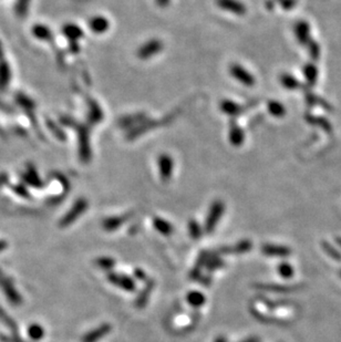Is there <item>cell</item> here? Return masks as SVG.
Wrapping results in <instances>:
<instances>
[{
    "label": "cell",
    "instance_id": "obj_1",
    "mask_svg": "<svg viewBox=\"0 0 341 342\" xmlns=\"http://www.w3.org/2000/svg\"><path fill=\"white\" fill-rule=\"evenodd\" d=\"M224 210H225V205H224L223 201L215 200L211 209H209L206 223H205V231H206V233H212L214 231V228L216 227L218 221L222 217Z\"/></svg>",
    "mask_w": 341,
    "mask_h": 342
},
{
    "label": "cell",
    "instance_id": "obj_2",
    "mask_svg": "<svg viewBox=\"0 0 341 342\" xmlns=\"http://www.w3.org/2000/svg\"><path fill=\"white\" fill-rule=\"evenodd\" d=\"M230 73L232 77L235 78V80L246 87H253L255 84V78L253 74L247 71L241 64H232L230 67Z\"/></svg>",
    "mask_w": 341,
    "mask_h": 342
},
{
    "label": "cell",
    "instance_id": "obj_3",
    "mask_svg": "<svg viewBox=\"0 0 341 342\" xmlns=\"http://www.w3.org/2000/svg\"><path fill=\"white\" fill-rule=\"evenodd\" d=\"M78 140H79V153L82 161H89L91 155L90 142H89V133L85 126H80L78 129Z\"/></svg>",
    "mask_w": 341,
    "mask_h": 342
},
{
    "label": "cell",
    "instance_id": "obj_4",
    "mask_svg": "<svg viewBox=\"0 0 341 342\" xmlns=\"http://www.w3.org/2000/svg\"><path fill=\"white\" fill-rule=\"evenodd\" d=\"M163 49V44L157 39H152L144 44L138 51L140 59H149L156 55Z\"/></svg>",
    "mask_w": 341,
    "mask_h": 342
},
{
    "label": "cell",
    "instance_id": "obj_5",
    "mask_svg": "<svg viewBox=\"0 0 341 342\" xmlns=\"http://www.w3.org/2000/svg\"><path fill=\"white\" fill-rule=\"evenodd\" d=\"M157 165L161 179L164 182L169 181L172 177L173 170H174V162H173V158L169 154H162V155L158 157Z\"/></svg>",
    "mask_w": 341,
    "mask_h": 342
},
{
    "label": "cell",
    "instance_id": "obj_6",
    "mask_svg": "<svg viewBox=\"0 0 341 342\" xmlns=\"http://www.w3.org/2000/svg\"><path fill=\"white\" fill-rule=\"evenodd\" d=\"M217 4L223 10L234 13L237 16L245 15L247 11L245 4L238 0H217Z\"/></svg>",
    "mask_w": 341,
    "mask_h": 342
},
{
    "label": "cell",
    "instance_id": "obj_7",
    "mask_svg": "<svg viewBox=\"0 0 341 342\" xmlns=\"http://www.w3.org/2000/svg\"><path fill=\"white\" fill-rule=\"evenodd\" d=\"M107 278H109L110 282L113 285L119 286L120 288H122L124 290H128V292H133V290L135 289V285L133 283V280L127 277V276L111 274V275L107 276Z\"/></svg>",
    "mask_w": 341,
    "mask_h": 342
},
{
    "label": "cell",
    "instance_id": "obj_8",
    "mask_svg": "<svg viewBox=\"0 0 341 342\" xmlns=\"http://www.w3.org/2000/svg\"><path fill=\"white\" fill-rule=\"evenodd\" d=\"M221 110L224 113L227 114L231 118H236V116L241 115L244 111V107L238 104V103L231 101V100H224L221 102Z\"/></svg>",
    "mask_w": 341,
    "mask_h": 342
},
{
    "label": "cell",
    "instance_id": "obj_9",
    "mask_svg": "<svg viewBox=\"0 0 341 342\" xmlns=\"http://www.w3.org/2000/svg\"><path fill=\"white\" fill-rule=\"evenodd\" d=\"M228 138H230V141L234 147H240V145H242L243 142H244L245 133L240 125H237L236 123H232L230 126V134H228Z\"/></svg>",
    "mask_w": 341,
    "mask_h": 342
},
{
    "label": "cell",
    "instance_id": "obj_10",
    "mask_svg": "<svg viewBox=\"0 0 341 342\" xmlns=\"http://www.w3.org/2000/svg\"><path fill=\"white\" fill-rule=\"evenodd\" d=\"M89 27H90V29L96 32V34H103L107 29H109L110 27V22L107 19H105L104 17H101V16H97L92 18L89 22Z\"/></svg>",
    "mask_w": 341,
    "mask_h": 342
},
{
    "label": "cell",
    "instance_id": "obj_11",
    "mask_svg": "<svg viewBox=\"0 0 341 342\" xmlns=\"http://www.w3.org/2000/svg\"><path fill=\"white\" fill-rule=\"evenodd\" d=\"M261 251H263L265 255L272 257H286L292 252V250L287 247L275 245H264L263 248H261Z\"/></svg>",
    "mask_w": 341,
    "mask_h": 342
},
{
    "label": "cell",
    "instance_id": "obj_12",
    "mask_svg": "<svg viewBox=\"0 0 341 342\" xmlns=\"http://www.w3.org/2000/svg\"><path fill=\"white\" fill-rule=\"evenodd\" d=\"M88 207V203L86 199H79L77 201V204L74 205V207L70 210V213L67 215V217L63 221L64 225H68L69 223L73 222V219H76L79 215H81L83 212H85L86 208Z\"/></svg>",
    "mask_w": 341,
    "mask_h": 342
},
{
    "label": "cell",
    "instance_id": "obj_13",
    "mask_svg": "<svg viewBox=\"0 0 341 342\" xmlns=\"http://www.w3.org/2000/svg\"><path fill=\"white\" fill-rule=\"evenodd\" d=\"M111 331V326L110 325H102L99 328H97L96 330H93L90 334H88L86 336V338L83 339L85 342H97V340H100L103 338V337L109 334Z\"/></svg>",
    "mask_w": 341,
    "mask_h": 342
},
{
    "label": "cell",
    "instance_id": "obj_14",
    "mask_svg": "<svg viewBox=\"0 0 341 342\" xmlns=\"http://www.w3.org/2000/svg\"><path fill=\"white\" fill-rule=\"evenodd\" d=\"M63 35L67 37L70 42H77L83 37V31L76 25H67L62 29Z\"/></svg>",
    "mask_w": 341,
    "mask_h": 342
},
{
    "label": "cell",
    "instance_id": "obj_15",
    "mask_svg": "<svg viewBox=\"0 0 341 342\" xmlns=\"http://www.w3.org/2000/svg\"><path fill=\"white\" fill-rule=\"evenodd\" d=\"M103 119V112L96 101L89 100V121L97 123Z\"/></svg>",
    "mask_w": 341,
    "mask_h": 342
},
{
    "label": "cell",
    "instance_id": "obj_16",
    "mask_svg": "<svg viewBox=\"0 0 341 342\" xmlns=\"http://www.w3.org/2000/svg\"><path fill=\"white\" fill-rule=\"evenodd\" d=\"M11 78V70L6 61L0 62V91H3L7 88Z\"/></svg>",
    "mask_w": 341,
    "mask_h": 342
},
{
    "label": "cell",
    "instance_id": "obj_17",
    "mask_svg": "<svg viewBox=\"0 0 341 342\" xmlns=\"http://www.w3.org/2000/svg\"><path fill=\"white\" fill-rule=\"evenodd\" d=\"M32 34L37 39L44 40V41H50L52 39V32L48 27L45 25H36L32 28Z\"/></svg>",
    "mask_w": 341,
    "mask_h": 342
},
{
    "label": "cell",
    "instance_id": "obj_18",
    "mask_svg": "<svg viewBox=\"0 0 341 342\" xmlns=\"http://www.w3.org/2000/svg\"><path fill=\"white\" fill-rule=\"evenodd\" d=\"M153 224H154V227H155L161 234H163V235H169V234L172 233V229H173L172 225L169 222H166L165 219L156 217V218H154Z\"/></svg>",
    "mask_w": 341,
    "mask_h": 342
},
{
    "label": "cell",
    "instance_id": "obj_19",
    "mask_svg": "<svg viewBox=\"0 0 341 342\" xmlns=\"http://www.w3.org/2000/svg\"><path fill=\"white\" fill-rule=\"evenodd\" d=\"M127 218H128V216L107 218L103 222V227H104L105 231H114V229L120 227L121 225L125 222V219Z\"/></svg>",
    "mask_w": 341,
    "mask_h": 342
},
{
    "label": "cell",
    "instance_id": "obj_20",
    "mask_svg": "<svg viewBox=\"0 0 341 342\" xmlns=\"http://www.w3.org/2000/svg\"><path fill=\"white\" fill-rule=\"evenodd\" d=\"M296 35L297 38L300 42H306L308 39V35H309V27L306 22H299L296 26Z\"/></svg>",
    "mask_w": 341,
    "mask_h": 342
},
{
    "label": "cell",
    "instance_id": "obj_21",
    "mask_svg": "<svg viewBox=\"0 0 341 342\" xmlns=\"http://www.w3.org/2000/svg\"><path fill=\"white\" fill-rule=\"evenodd\" d=\"M29 6H30V0H17L16 6H15L16 15L19 18H23L27 15L28 10H29Z\"/></svg>",
    "mask_w": 341,
    "mask_h": 342
},
{
    "label": "cell",
    "instance_id": "obj_22",
    "mask_svg": "<svg viewBox=\"0 0 341 342\" xmlns=\"http://www.w3.org/2000/svg\"><path fill=\"white\" fill-rule=\"evenodd\" d=\"M251 249V243L249 241H243L241 243H238L237 245L232 248H226V249H223V251L225 252H246Z\"/></svg>",
    "mask_w": 341,
    "mask_h": 342
},
{
    "label": "cell",
    "instance_id": "obj_23",
    "mask_svg": "<svg viewBox=\"0 0 341 342\" xmlns=\"http://www.w3.org/2000/svg\"><path fill=\"white\" fill-rule=\"evenodd\" d=\"M188 301L194 307H199L205 302V297L203 293L192 292L188 294Z\"/></svg>",
    "mask_w": 341,
    "mask_h": 342
},
{
    "label": "cell",
    "instance_id": "obj_24",
    "mask_svg": "<svg viewBox=\"0 0 341 342\" xmlns=\"http://www.w3.org/2000/svg\"><path fill=\"white\" fill-rule=\"evenodd\" d=\"M268 110L270 112V114L274 116H277V118H280V116H283L285 113V107L280 104L279 102H276V101L269 102Z\"/></svg>",
    "mask_w": 341,
    "mask_h": 342
},
{
    "label": "cell",
    "instance_id": "obj_25",
    "mask_svg": "<svg viewBox=\"0 0 341 342\" xmlns=\"http://www.w3.org/2000/svg\"><path fill=\"white\" fill-rule=\"evenodd\" d=\"M258 288L270 290L274 293H288L289 290H292V287H283V286H272V285H259Z\"/></svg>",
    "mask_w": 341,
    "mask_h": 342
},
{
    "label": "cell",
    "instance_id": "obj_26",
    "mask_svg": "<svg viewBox=\"0 0 341 342\" xmlns=\"http://www.w3.org/2000/svg\"><path fill=\"white\" fill-rule=\"evenodd\" d=\"M282 83L287 89H296V87L298 86V81L293 77L289 76V74H283Z\"/></svg>",
    "mask_w": 341,
    "mask_h": 342
},
{
    "label": "cell",
    "instance_id": "obj_27",
    "mask_svg": "<svg viewBox=\"0 0 341 342\" xmlns=\"http://www.w3.org/2000/svg\"><path fill=\"white\" fill-rule=\"evenodd\" d=\"M152 287H153V284L152 283H149L147 285V287L146 290H143V293L140 294L139 298H138V302H137V306L138 307H142L143 304H146V299L148 297V294L151 293V290H152Z\"/></svg>",
    "mask_w": 341,
    "mask_h": 342
},
{
    "label": "cell",
    "instance_id": "obj_28",
    "mask_svg": "<svg viewBox=\"0 0 341 342\" xmlns=\"http://www.w3.org/2000/svg\"><path fill=\"white\" fill-rule=\"evenodd\" d=\"M279 274L283 276L284 278H291L293 275V269L292 267L289 264H282L279 266Z\"/></svg>",
    "mask_w": 341,
    "mask_h": 342
},
{
    "label": "cell",
    "instance_id": "obj_29",
    "mask_svg": "<svg viewBox=\"0 0 341 342\" xmlns=\"http://www.w3.org/2000/svg\"><path fill=\"white\" fill-rule=\"evenodd\" d=\"M97 264L99 267L103 269H110L112 267L114 266V260L112 258H109V257H101L97 260Z\"/></svg>",
    "mask_w": 341,
    "mask_h": 342
},
{
    "label": "cell",
    "instance_id": "obj_30",
    "mask_svg": "<svg viewBox=\"0 0 341 342\" xmlns=\"http://www.w3.org/2000/svg\"><path fill=\"white\" fill-rule=\"evenodd\" d=\"M322 246H324V249L326 250V252L328 255H330L331 257H333L334 259L336 260H341V255L339 254V252L335 249V248L333 246H330L329 244H327V243H322Z\"/></svg>",
    "mask_w": 341,
    "mask_h": 342
},
{
    "label": "cell",
    "instance_id": "obj_31",
    "mask_svg": "<svg viewBox=\"0 0 341 342\" xmlns=\"http://www.w3.org/2000/svg\"><path fill=\"white\" fill-rule=\"evenodd\" d=\"M190 234L194 240H197V238L200 236V228L198 226V224L195 223L194 221L190 223Z\"/></svg>",
    "mask_w": 341,
    "mask_h": 342
},
{
    "label": "cell",
    "instance_id": "obj_32",
    "mask_svg": "<svg viewBox=\"0 0 341 342\" xmlns=\"http://www.w3.org/2000/svg\"><path fill=\"white\" fill-rule=\"evenodd\" d=\"M305 74H306V77H307L308 80H309L310 82L314 83L316 81L317 71H316V68L315 67H312V65H310V67H307L306 70H305Z\"/></svg>",
    "mask_w": 341,
    "mask_h": 342
},
{
    "label": "cell",
    "instance_id": "obj_33",
    "mask_svg": "<svg viewBox=\"0 0 341 342\" xmlns=\"http://www.w3.org/2000/svg\"><path fill=\"white\" fill-rule=\"evenodd\" d=\"M282 4L284 9H291L296 4V0H283Z\"/></svg>",
    "mask_w": 341,
    "mask_h": 342
},
{
    "label": "cell",
    "instance_id": "obj_34",
    "mask_svg": "<svg viewBox=\"0 0 341 342\" xmlns=\"http://www.w3.org/2000/svg\"><path fill=\"white\" fill-rule=\"evenodd\" d=\"M243 342H260V340L257 338V337H251V338L246 339V340H244Z\"/></svg>",
    "mask_w": 341,
    "mask_h": 342
},
{
    "label": "cell",
    "instance_id": "obj_35",
    "mask_svg": "<svg viewBox=\"0 0 341 342\" xmlns=\"http://www.w3.org/2000/svg\"><path fill=\"white\" fill-rule=\"evenodd\" d=\"M157 3L160 4V6H166L167 3H169L170 0H156Z\"/></svg>",
    "mask_w": 341,
    "mask_h": 342
},
{
    "label": "cell",
    "instance_id": "obj_36",
    "mask_svg": "<svg viewBox=\"0 0 341 342\" xmlns=\"http://www.w3.org/2000/svg\"><path fill=\"white\" fill-rule=\"evenodd\" d=\"M135 275H137L140 279L146 278V275H144L141 270H137V274H135Z\"/></svg>",
    "mask_w": 341,
    "mask_h": 342
},
{
    "label": "cell",
    "instance_id": "obj_37",
    "mask_svg": "<svg viewBox=\"0 0 341 342\" xmlns=\"http://www.w3.org/2000/svg\"><path fill=\"white\" fill-rule=\"evenodd\" d=\"M215 342H226V339L223 338V337H218V338L216 339V341H215Z\"/></svg>",
    "mask_w": 341,
    "mask_h": 342
},
{
    "label": "cell",
    "instance_id": "obj_38",
    "mask_svg": "<svg viewBox=\"0 0 341 342\" xmlns=\"http://www.w3.org/2000/svg\"><path fill=\"white\" fill-rule=\"evenodd\" d=\"M337 243L339 244V245L341 246V238H338V240H337Z\"/></svg>",
    "mask_w": 341,
    "mask_h": 342
},
{
    "label": "cell",
    "instance_id": "obj_39",
    "mask_svg": "<svg viewBox=\"0 0 341 342\" xmlns=\"http://www.w3.org/2000/svg\"><path fill=\"white\" fill-rule=\"evenodd\" d=\"M340 276H341V273H340Z\"/></svg>",
    "mask_w": 341,
    "mask_h": 342
}]
</instances>
